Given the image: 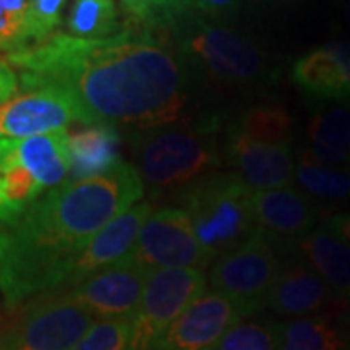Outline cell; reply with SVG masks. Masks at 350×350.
Returning <instances> with one entry per match:
<instances>
[{"label":"cell","mask_w":350,"mask_h":350,"mask_svg":"<svg viewBox=\"0 0 350 350\" xmlns=\"http://www.w3.org/2000/svg\"><path fill=\"white\" fill-rule=\"evenodd\" d=\"M156 31L138 25L107 39L55 33L6 61L20 72L22 90L66 94L82 125H111L135 137L187 121L181 61Z\"/></svg>","instance_id":"1"},{"label":"cell","mask_w":350,"mask_h":350,"mask_svg":"<svg viewBox=\"0 0 350 350\" xmlns=\"http://www.w3.org/2000/svg\"><path fill=\"white\" fill-rule=\"evenodd\" d=\"M138 170L121 162L109 174L64 181L16 224L0 230V294L6 308L68 284L92 239L144 195Z\"/></svg>","instance_id":"2"},{"label":"cell","mask_w":350,"mask_h":350,"mask_svg":"<svg viewBox=\"0 0 350 350\" xmlns=\"http://www.w3.org/2000/svg\"><path fill=\"white\" fill-rule=\"evenodd\" d=\"M220 121L216 117L189 125L181 121L135 135L133 150L144 187L152 195L183 193L220 160Z\"/></svg>","instance_id":"3"},{"label":"cell","mask_w":350,"mask_h":350,"mask_svg":"<svg viewBox=\"0 0 350 350\" xmlns=\"http://www.w3.org/2000/svg\"><path fill=\"white\" fill-rule=\"evenodd\" d=\"M68 131L0 140V226L16 224L70 175Z\"/></svg>","instance_id":"4"},{"label":"cell","mask_w":350,"mask_h":350,"mask_svg":"<svg viewBox=\"0 0 350 350\" xmlns=\"http://www.w3.org/2000/svg\"><path fill=\"white\" fill-rule=\"evenodd\" d=\"M253 189L236 172H211L181 193L211 265L257 232Z\"/></svg>","instance_id":"5"},{"label":"cell","mask_w":350,"mask_h":350,"mask_svg":"<svg viewBox=\"0 0 350 350\" xmlns=\"http://www.w3.org/2000/svg\"><path fill=\"white\" fill-rule=\"evenodd\" d=\"M177 55L224 86H253L273 78L271 63L251 39L224 25L185 18L175 31Z\"/></svg>","instance_id":"6"},{"label":"cell","mask_w":350,"mask_h":350,"mask_svg":"<svg viewBox=\"0 0 350 350\" xmlns=\"http://www.w3.org/2000/svg\"><path fill=\"white\" fill-rule=\"evenodd\" d=\"M94 323L82 306L57 290L25 308L0 337V350H76Z\"/></svg>","instance_id":"7"},{"label":"cell","mask_w":350,"mask_h":350,"mask_svg":"<svg viewBox=\"0 0 350 350\" xmlns=\"http://www.w3.org/2000/svg\"><path fill=\"white\" fill-rule=\"evenodd\" d=\"M206 276L200 269L152 271L142 294L129 350H152L177 317L206 292Z\"/></svg>","instance_id":"8"},{"label":"cell","mask_w":350,"mask_h":350,"mask_svg":"<svg viewBox=\"0 0 350 350\" xmlns=\"http://www.w3.org/2000/svg\"><path fill=\"white\" fill-rule=\"evenodd\" d=\"M131 257L148 273L160 269H206L211 259L202 250L193 220L183 208L154 211L140 230Z\"/></svg>","instance_id":"9"},{"label":"cell","mask_w":350,"mask_h":350,"mask_svg":"<svg viewBox=\"0 0 350 350\" xmlns=\"http://www.w3.org/2000/svg\"><path fill=\"white\" fill-rule=\"evenodd\" d=\"M276 251L275 243L257 230L247 241L211 265V286L259 312L280 269Z\"/></svg>","instance_id":"10"},{"label":"cell","mask_w":350,"mask_h":350,"mask_svg":"<svg viewBox=\"0 0 350 350\" xmlns=\"http://www.w3.org/2000/svg\"><path fill=\"white\" fill-rule=\"evenodd\" d=\"M255 313L257 310L243 301L206 290L177 317L152 350H214L232 327Z\"/></svg>","instance_id":"11"},{"label":"cell","mask_w":350,"mask_h":350,"mask_svg":"<svg viewBox=\"0 0 350 350\" xmlns=\"http://www.w3.org/2000/svg\"><path fill=\"white\" fill-rule=\"evenodd\" d=\"M148 275L150 273L129 255L123 261L101 269L64 292L96 321L133 319L140 308Z\"/></svg>","instance_id":"12"},{"label":"cell","mask_w":350,"mask_h":350,"mask_svg":"<svg viewBox=\"0 0 350 350\" xmlns=\"http://www.w3.org/2000/svg\"><path fill=\"white\" fill-rule=\"evenodd\" d=\"M82 125V115L66 94L53 88L24 90L0 105V140L31 138Z\"/></svg>","instance_id":"13"},{"label":"cell","mask_w":350,"mask_h":350,"mask_svg":"<svg viewBox=\"0 0 350 350\" xmlns=\"http://www.w3.org/2000/svg\"><path fill=\"white\" fill-rule=\"evenodd\" d=\"M257 230L275 243L276 250H294L317 224V208L312 197L300 189L280 187L253 193Z\"/></svg>","instance_id":"14"},{"label":"cell","mask_w":350,"mask_h":350,"mask_svg":"<svg viewBox=\"0 0 350 350\" xmlns=\"http://www.w3.org/2000/svg\"><path fill=\"white\" fill-rule=\"evenodd\" d=\"M224 158L253 191L290 187L294 181L292 142H257L226 133Z\"/></svg>","instance_id":"15"},{"label":"cell","mask_w":350,"mask_h":350,"mask_svg":"<svg viewBox=\"0 0 350 350\" xmlns=\"http://www.w3.org/2000/svg\"><path fill=\"white\" fill-rule=\"evenodd\" d=\"M292 80L315 100L350 101V41H331L301 55Z\"/></svg>","instance_id":"16"},{"label":"cell","mask_w":350,"mask_h":350,"mask_svg":"<svg viewBox=\"0 0 350 350\" xmlns=\"http://www.w3.org/2000/svg\"><path fill=\"white\" fill-rule=\"evenodd\" d=\"M333 294L325 280L298 255L280 262L265 306L282 317L294 319L321 312Z\"/></svg>","instance_id":"17"},{"label":"cell","mask_w":350,"mask_h":350,"mask_svg":"<svg viewBox=\"0 0 350 350\" xmlns=\"http://www.w3.org/2000/svg\"><path fill=\"white\" fill-rule=\"evenodd\" d=\"M152 213H154L152 202H138L131 211H126L105 226L100 234L92 239L84 255L80 257L66 286H75L101 269L126 259L135 250L140 230L144 228Z\"/></svg>","instance_id":"18"},{"label":"cell","mask_w":350,"mask_h":350,"mask_svg":"<svg viewBox=\"0 0 350 350\" xmlns=\"http://www.w3.org/2000/svg\"><path fill=\"white\" fill-rule=\"evenodd\" d=\"M70 175L68 181H86L115 170L119 160L121 135L111 125H84L68 137Z\"/></svg>","instance_id":"19"},{"label":"cell","mask_w":350,"mask_h":350,"mask_svg":"<svg viewBox=\"0 0 350 350\" xmlns=\"http://www.w3.org/2000/svg\"><path fill=\"white\" fill-rule=\"evenodd\" d=\"M337 296L350 292V245L325 226H317L294 247Z\"/></svg>","instance_id":"20"},{"label":"cell","mask_w":350,"mask_h":350,"mask_svg":"<svg viewBox=\"0 0 350 350\" xmlns=\"http://www.w3.org/2000/svg\"><path fill=\"white\" fill-rule=\"evenodd\" d=\"M306 154L325 165H342L350 158V105L323 107L306 125Z\"/></svg>","instance_id":"21"},{"label":"cell","mask_w":350,"mask_h":350,"mask_svg":"<svg viewBox=\"0 0 350 350\" xmlns=\"http://www.w3.org/2000/svg\"><path fill=\"white\" fill-rule=\"evenodd\" d=\"M278 350H349V342L331 317L315 313L280 321Z\"/></svg>","instance_id":"22"},{"label":"cell","mask_w":350,"mask_h":350,"mask_svg":"<svg viewBox=\"0 0 350 350\" xmlns=\"http://www.w3.org/2000/svg\"><path fill=\"white\" fill-rule=\"evenodd\" d=\"M226 133L257 142H292V119L282 105H253L236 115Z\"/></svg>","instance_id":"23"},{"label":"cell","mask_w":350,"mask_h":350,"mask_svg":"<svg viewBox=\"0 0 350 350\" xmlns=\"http://www.w3.org/2000/svg\"><path fill=\"white\" fill-rule=\"evenodd\" d=\"M294 179L300 191L308 197L319 200H347L350 199V172L338 165H325L315 162L306 152H301Z\"/></svg>","instance_id":"24"},{"label":"cell","mask_w":350,"mask_h":350,"mask_svg":"<svg viewBox=\"0 0 350 350\" xmlns=\"http://www.w3.org/2000/svg\"><path fill=\"white\" fill-rule=\"evenodd\" d=\"M68 36L80 39H107L117 31L115 0H75L66 18Z\"/></svg>","instance_id":"25"},{"label":"cell","mask_w":350,"mask_h":350,"mask_svg":"<svg viewBox=\"0 0 350 350\" xmlns=\"http://www.w3.org/2000/svg\"><path fill=\"white\" fill-rule=\"evenodd\" d=\"M214 350H278V323L247 317L232 327Z\"/></svg>","instance_id":"26"},{"label":"cell","mask_w":350,"mask_h":350,"mask_svg":"<svg viewBox=\"0 0 350 350\" xmlns=\"http://www.w3.org/2000/svg\"><path fill=\"white\" fill-rule=\"evenodd\" d=\"M31 0H0V51L8 55L29 49L27 18Z\"/></svg>","instance_id":"27"},{"label":"cell","mask_w":350,"mask_h":350,"mask_svg":"<svg viewBox=\"0 0 350 350\" xmlns=\"http://www.w3.org/2000/svg\"><path fill=\"white\" fill-rule=\"evenodd\" d=\"M125 12L137 25L160 29L183 14L187 0H121Z\"/></svg>","instance_id":"28"},{"label":"cell","mask_w":350,"mask_h":350,"mask_svg":"<svg viewBox=\"0 0 350 350\" xmlns=\"http://www.w3.org/2000/svg\"><path fill=\"white\" fill-rule=\"evenodd\" d=\"M133 319H101L88 329L76 350H129Z\"/></svg>","instance_id":"29"},{"label":"cell","mask_w":350,"mask_h":350,"mask_svg":"<svg viewBox=\"0 0 350 350\" xmlns=\"http://www.w3.org/2000/svg\"><path fill=\"white\" fill-rule=\"evenodd\" d=\"M64 2L66 0H31L29 18H27V38L31 47L55 36L53 31L61 24Z\"/></svg>","instance_id":"30"},{"label":"cell","mask_w":350,"mask_h":350,"mask_svg":"<svg viewBox=\"0 0 350 350\" xmlns=\"http://www.w3.org/2000/svg\"><path fill=\"white\" fill-rule=\"evenodd\" d=\"M18 86H20V78L16 70L8 64V61L0 59V105L12 100L18 92Z\"/></svg>","instance_id":"31"},{"label":"cell","mask_w":350,"mask_h":350,"mask_svg":"<svg viewBox=\"0 0 350 350\" xmlns=\"http://www.w3.org/2000/svg\"><path fill=\"white\" fill-rule=\"evenodd\" d=\"M191 2L199 12L208 14V16H224V14L234 12L241 0H191Z\"/></svg>","instance_id":"32"},{"label":"cell","mask_w":350,"mask_h":350,"mask_svg":"<svg viewBox=\"0 0 350 350\" xmlns=\"http://www.w3.org/2000/svg\"><path fill=\"white\" fill-rule=\"evenodd\" d=\"M323 226L329 228L333 234H337L340 239H345L350 245V213L335 214V216L327 218L325 222H323Z\"/></svg>","instance_id":"33"},{"label":"cell","mask_w":350,"mask_h":350,"mask_svg":"<svg viewBox=\"0 0 350 350\" xmlns=\"http://www.w3.org/2000/svg\"><path fill=\"white\" fill-rule=\"evenodd\" d=\"M253 2L262 4V6H282V4H286L290 0H253Z\"/></svg>","instance_id":"34"},{"label":"cell","mask_w":350,"mask_h":350,"mask_svg":"<svg viewBox=\"0 0 350 350\" xmlns=\"http://www.w3.org/2000/svg\"><path fill=\"white\" fill-rule=\"evenodd\" d=\"M347 170H349V172H350V158H349V162H347Z\"/></svg>","instance_id":"35"},{"label":"cell","mask_w":350,"mask_h":350,"mask_svg":"<svg viewBox=\"0 0 350 350\" xmlns=\"http://www.w3.org/2000/svg\"><path fill=\"white\" fill-rule=\"evenodd\" d=\"M349 22H350V4H349Z\"/></svg>","instance_id":"36"},{"label":"cell","mask_w":350,"mask_h":350,"mask_svg":"<svg viewBox=\"0 0 350 350\" xmlns=\"http://www.w3.org/2000/svg\"><path fill=\"white\" fill-rule=\"evenodd\" d=\"M347 300H349V301H350V292H349V296H347Z\"/></svg>","instance_id":"37"}]
</instances>
